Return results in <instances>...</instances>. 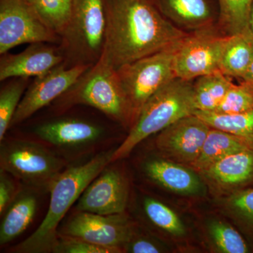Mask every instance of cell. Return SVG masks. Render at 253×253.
Wrapping results in <instances>:
<instances>
[{"mask_svg":"<svg viewBox=\"0 0 253 253\" xmlns=\"http://www.w3.org/2000/svg\"><path fill=\"white\" fill-rule=\"evenodd\" d=\"M104 50L118 69L174 45L187 36L163 16L153 0H106Z\"/></svg>","mask_w":253,"mask_h":253,"instance_id":"6da1fadb","label":"cell"},{"mask_svg":"<svg viewBox=\"0 0 253 253\" xmlns=\"http://www.w3.org/2000/svg\"><path fill=\"white\" fill-rule=\"evenodd\" d=\"M113 152L114 150L101 153L88 162L68 168L55 176L48 185L50 201L45 217L38 229L15 249L16 252H53L59 239V223L84 189L111 162Z\"/></svg>","mask_w":253,"mask_h":253,"instance_id":"7a4b0ae2","label":"cell"},{"mask_svg":"<svg viewBox=\"0 0 253 253\" xmlns=\"http://www.w3.org/2000/svg\"><path fill=\"white\" fill-rule=\"evenodd\" d=\"M196 111L191 81L175 78L155 93L141 109L129 134L114 150L111 162L127 157L146 138Z\"/></svg>","mask_w":253,"mask_h":253,"instance_id":"3957f363","label":"cell"},{"mask_svg":"<svg viewBox=\"0 0 253 253\" xmlns=\"http://www.w3.org/2000/svg\"><path fill=\"white\" fill-rule=\"evenodd\" d=\"M67 92L75 103L92 106L121 123L131 121L130 108L117 69L104 50Z\"/></svg>","mask_w":253,"mask_h":253,"instance_id":"277c9868","label":"cell"},{"mask_svg":"<svg viewBox=\"0 0 253 253\" xmlns=\"http://www.w3.org/2000/svg\"><path fill=\"white\" fill-rule=\"evenodd\" d=\"M180 42L118 68V76L129 103L133 123L135 122L148 100L176 78L174 56Z\"/></svg>","mask_w":253,"mask_h":253,"instance_id":"5b68a950","label":"cell"},{"mask_svg":"<svg viewBox=\"0 0 253 253\" xmlns=\"http://www.w3.org/2000/svg\"><path fill=\"white\" fill-rule=\"evenodd\" d=\"M106 31V0H74L71 19L61 36L79 63L94 64L104 51Z\"/></svg>","mask_w":253,"mask_h":253,"instance_id":"8992f818","label":"cell"},{"mask_svg":"<svg viewBox=\"0 0 253 253\" xmlns=\"http://www.w3.org/2000/svg\"><path fill=\"white\" fill-rule=\"evenodd\" d=\"M228 38L208 27L188 34L179 42L174 56L176 78L191 81L221 71V56Z\"/></svg>","mask_w":253,"mask_h":253,"instance_id":"52a82bcc","label":"cell"},{"mask_svg":"<svg viewBox=\"0 0 253 253\" xmlns=\"http://www.w3.org/2000/svg\"><path fill=\"white\" fill-rule=\"evenodd\" d=\"M58 35L24 0H0V54L26 43L56 42Z\"/></svg>","mask_w":253,"mask_h":253,"instance_id":"ba28073f","label":"cell"},{"mask_svg":"<svg viewBox=\"0 0 253 253\" xmlns=\"http://www.w3.org/2000/svg\"><path fill=\"white\" fill-rule=\"evenodd\" d=\"M1 170L33 185H49L62 168L61 161L42 146L26 141L2 145Z\"/></svg>","mask_w":253,"mask_h":253,"instance_id":"9c48e42d","label":"cell"},{"mask_svg":"<svg viewBox=\"0 0 253 253\" xmlns=\"http://www.w3.org/2000/svg\"><path fill=\"white\" fill-rule=\"evenodd\" d=\"M93 64L78 63L67 68L64 64L50 70L35 81L23 94L11 126L26 121L35 113L67 92Z\"/></svg>","mask_w":253,"mask_h":253,"instance_id":"30bf717a","label":"cell"},{"mask_svg":"<svg viewBox=\"0 0 253 253\" xmlns=\"http://www.w3.org/2000/svg\"><path fill=\"white\" fill-rule=\"evenodd\" d=\"M211 128L196 115L186 116L159 133L156 149L166 159L190 167L199 157Z\"/></svg>","mask_w":253,"mask_h":253,"instance_id":"8fae6325","label":"cell"},{"mask_svg":"<svg viewBox=\"0 0 253 253\" xmlns=\"http://www.w3.org/2000/svg\"><path fill=\"white\" fill-rule=\"evenodd\" d=\"M64 234L121 252L134 236L131 223L124 213L101 215L86 212L74 216L66 225Z\"/></svg>","mask_w":253,"mask_h":253,"instance_id":"7c38bea8","label":"cell"},{"mask_svg":"<svg viewBox=\"0 0 253 253\" xmlns=\"http://www.w3.org/2000/svg\"><path fill=\"white\" fill-rule=\"evenodd\" d=\"M129 188L126 178L114 169H104L78 199L80 212L101 215L122 214L127 204Z\"/></svg>","mask_w":253,"mask_h":253,"instance_id":"4fadbf2b","label":"cell"},{"mask_svg":"<svg viewBox=\"0 0 253 253\" xmlns=\"http://www.w3.org/2000/svg\"><path fill=\"white\" fill-rule=\"evenodd\" d=\"M215 191L234 193L253 184V147L219 160L199 173Z\"/></svg>","mask_w":253,"mask_h":253,"instance_id":"5bb4252c","label":"cell"},{"mask_svg":"<svg viewBox=\"0 0 253 253\" xmlns=\"http://www.w3.org/2000/svg\"><path fill=\"white\" fill-rule=\"evenodd\" d=\"M0 60V81L9 78L39 77L59 66L63 58L52 46L33 43L17 54L6 53Z\"/></svg>","mask_w":253,"mask_h":253,"instance_id":"9a60e30c","label":"cell"},{"mask_svg":"<svg viewBox=\"0 0 253 253\" xmlns=\"http://www.w3.org/2000/svg\"><path fill=\"white\" fill-rule=\"evenodd\" d=\"M144 169L150 179L176 194L195 195L204 189L199 173L189 166L166 158L150 160Z\"/></svg>","mask_w":253,"mask_h":253,"instance_id":"2e32d148","label":"cell"},{"mask_svg":"<svg viewBox=\"0 0 253 253\" xmlns=\"http://www.w3.org/2000/svg\"><path fill=\"white\" fill-rule=\"evenodd\" d=\"M42 140L56 146H78L92 142L102 134L92 123L77 119H63L44 123L36 129Z\"/></svg>","mask_w":253,"mask_h":253,"instance_id":"e0dca14e","label":"cell"},{"mask_svg":"<svg viewBox=\"0 0 253 253\" xmlns=\"http://www.w3.org/2000/svg\"><path fill=\"white\" fill-rule=\"evenodd\" d=\"M251 147H253L251 141L211 127L199 157L190 168L199 173L229 155Z\"/></svg>","mask_w":253,"mask_h":253,"instance_id":"ac0fdd59","label":"cell"},{"mask_svg":"<svg viewBox=\"0 0 253 253\" xmlns=\"http://www.w3.org/2000/svg\"><path fill=\"white\" fill-rule=\"evenodd\" d=\"M163 14L196 30L208 27L212 11L208 0H153Z\"/></svg>","mask_w":253,"mask_h":253,"instance_id":"d6986e66","label":"cell"},{"mask_svg":"<svg viewBox=\"0 0 253 253\" xmlns=\"http://www.w3.org/2000/svg\"><path fill=\"white\" fill-rule=\"evenodd\" d=\"M38 208V200L31 194H24L10 205L0 226V244L14 241L31 224Z\"/></svg>","mask_w":253,"mask_h":253,"instance_id":"ffe728a7","label":"cell"},{"mask_svg":"<svg viewBox=\"0 0 253 253\" xmlns=\"http://www.w3.org/2000/svg\"><path fill=\"white\" fill-rule=\"evenodd\" d=\"M253 53V36L251 33L229 36L221 56V72L228 77L242 80Z\"/></svg>","mask_w":253,"mask_h":253,"instance_id":"44dd1931","label":"cell"},{"mask_svg":"<svg viewBox=\"0 0 253 253\" xmlns=\"http://www.w3.org/2000/svg\"><path fill=\"white\" fill-rule=\"evenodd\" d=\"M221 71L197 78L193 84L196 111H214L234 83Z\"/></svg>","mask_w":253,"mask_h":253,"instance_id":"7402d4cb","label":"cell"},{"mask_svg":"<svg viewBox=\"0 0 253 253\" xmlns=\"http://www.w3.org/2000/svg\"><path fill=\"white\" fill-rule=\"evenodd\" d=\"M195 115L211 127L231 133L253 143V109L245 112L225 114L196 111Z\"/></svg>","mask_w":253,"mask_h":253,"instance_id":"603a6c76","label":"cell"},{"mask_svg":"<svg viewBox=\"0 0 253 253\" xmlns=\"http://www.w3.org/2000/svg\"><path fill=\"white\" fill-rule=\"evenodd\" d=\"M219 23L227 36L251 33L249 16L253 0H217Z\"/></svg>","mask_w":253,"mask_h":253,"instance_id":"cb8c5ba5","label":"cell"},{"mask_svg":"<svg viewBox=\"0 0 253 253\" xmlns=\"http://www.w3.org/2000/svg\"><path fill=\"white\" fill-rule=\"evenodd\" d=\"M74 0H38L33 5L46 26L61 36L72 15Z\"/></svg>","mask_w":253,"mask_h":253,"instance_id":"d4e9b609","label":"cell"},{"mask_svg":"<svg viewBox=\"0 0 253 253\" xmlns=\"http://www.w3.org/2000/svg\"><path fill=\"white\" fill-rule=\"evenodd\" d=\"M144 208L149 220L160 229L175 236L186 234L184 223L166 204L152 198H146L144 201Z\"/></svg>","mask_w":253,"mask_h":253,"instance_id":"484cf974","label":"cell"},{"mask_svg":"<svg viewBox=\"0 0 253 253\" xmlns=\"http://www.w3.org/2000/svg\"><path fill=\"white\" fill-rule=\"evenodd\" d=\"M28 78L10 82L0 92V141H2L8 128L11 126L18 105L27 85Z\"/></svg>","mask_w":253,"mask_h":253,"instance_id":"4316f807","label":"cell"},{"mask_svg":"<svg viewBox=\"0 0 253 253\" xmlns=\"http://www.w3.org/2000/svg\"><path fill=\"white\" fill-rule=\"evenodd\" d=\"M209 234L214 246L223 253H246L249 246L239 231L225 221H213L209 225Z\"/></svg>","mask_w":253,"mask_h":253,"instance_id":"83f0119b","label":"cell"},{"mask_svg":"<svg viewBox=\"0 0 253 253\" xmlns=\"http://www.w3.org/2000/svg\"><path fill=\"white\" fill-rule=\"evenodd\" d=\"M253 109V84L242 81L239 84H233L224 99L212 112L233 114Z\"/></svg>","mask_w":253,"mask_h":253,"instance_id":"f1b7e54d","label":"cell"},{"mask_svg":"<svg viewBox=\"0 0 253 253\" xmlns=\"http://www.w3.org/2000/svg\"><path fill=\"white\" fill-rule=\"evenodd\" d=\"M225 206L241 224L253 230V187L231 193L226 199Z\"/></svg>","mask_w":253,"mask_h":253,"instance_id":"f546056e","label":"cell"},{"mask_svg":"<svg viewBox=\"0 0 253 253\" xmlns=\"http://www.w3.org/2000/svg\"><path fill=\"white\" fill-rule=\"evenodd\" d=\"M52 253H118L121 251L104 247L88 241L65 236L58 239Z\"/></svg>","mask_w":253,"mask_h":253,"instance_id":"4dcf8cb0","label":"cell"},{"mask_svg":"<svg viewBox=\"0 0 253 253\" xmlns=\"http://www.w3.org/2000/svg\"><path fill=\"white\" fill-rule=\"evenodd\" d=\"M124 249L126 252L131 253H158L163 252L161 245L150 238L131 237L130 241L126 244Z\"/></svg>","mask_w":253,"mask_h":253,"instance_id":"1f68e13d","label":"cell"},{"mask_svg":"<svg viewBox=\"0 0 253 253\" xmlns=\"http://www.w3.org/2000/svg\"><path fill=\"white\" fill-rule=\"evenodd\" d=\"M15 199V186L4 171L0 174V214L6 212Z\"/></svg>","mask_w":253,"mask_h":253,"instance_id":"d6a6232c","label":"cell"},{"mask_svg":"<svg viewBox=\"0 0 253 253\" xmlns=\"http://www.w3.org/2000/svg\"><path fill=\"white\" fill-rule=\"evenodd\" d=\"M242 81L247 82V83L253 84V53L249 68H248L247 71H246L244 77L243 78Z\"/></svg>","mask_w":253,"mask_h":253,"instance_id":"836d02e7","label":"cell"},{"mask_svg":"<svg viewBox=\"0 0 253 253\" xmlns=\"http://www.w3.org/2000/svg\"><path fill=\"white\" fill-rule=\"evenodd\" d=\"M249 28L250 31H251V34H252L253 36V3L252 5V7H251V12H250Z\"/></svg>","mask_w":253,"mask_h":253,"instance_id":"e575fe53","label":"cell"},{"mask_svg":"<svg viewBox=\"0 0 253 253\" xmlns=\"http://www.w3.org/2000/svg\"><path fill=\"white\" fill-rule=\"evenodd\" d=\"M24 1H26V2L28 3V4L34 5L38 0H24Z\"/></svg>","mask_w":253,"mask_h":253,"instance_id":"d590c367","label":"cell"}]
</instances>
